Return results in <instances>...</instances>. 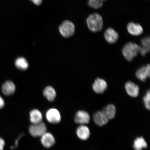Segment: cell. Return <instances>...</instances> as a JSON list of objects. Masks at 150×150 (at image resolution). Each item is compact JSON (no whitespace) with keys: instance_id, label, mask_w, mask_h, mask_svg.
<instances>
[{"instance_id":"cell-1","label":"cell","mask_w":150,"mask_h":150,"mask_svg":"<svg viewBox=\"0 0 150 150\" xmlns=\"http://www.w3.org/2000/svg\"><path fill=\"white\" fill-rule=\"evenodd\" d=\"M87 25L90 31L97 33L102 30L103 22L102 17L97 13L89 15L87 19Z\"/></svg>"},{"instance_id":"cell-2","label":"cell","mask_w":150,"mask_h":150,"mask_svg":"<svg viewBox=\"0 0 150 150\" xmlns=\"http://www.w3.org/2000/svg\"><path fill=\"white\" fill-rule=\"evenodd\" d=\"M140 48V46L136 43L129 42L123 47L122 53L127 61L131 62L139 53Z\"/></svg>"},{"instance_id":"cell-3","label":"cell","mask_w":150,"mask_h":150,"mask_svg":"<svg viewBox=\"0 0 150 150\" xmlns=\"http://www.w3.org/2000/svg\"><path fill=\"white\" fill-rule=\"evenodd\" d=\"M59 29L60 33L63 37L69 38L74 35L75 27L72 22L66 20L59 26Z\"/></svg>"},{"instance_id":"cell-4","label":"cell","mask_w":150,"mask_h":150,"mask_svg":"<svg viewBox=\"0 0 150 150\" xmlns=\"http://www.w3.org/2000/svg\"><path fill=\"white\" fill-rule=\"evenodd\" d=\"M29 130L32 136L35 137H41L47 132V127L46 125L42 122L31 125L29 127Z\"/></svg>"},{"instance_id":"cell-5","label":"cell","mask_w":150,"mask_h":150,"mask_svg":"<svg viewBox=\"0 0 150 150\" xmlns=\"http://www.w3.org/2000/svg\"><path fill=\"white\" fill-rule=\"evenodd\" d=\"M46 117L47 121L52 124H57L60 122L61 117L59 110L55 108H51L47 111Z\"/></svg>"},{"instance_id":"cell-6","label":"cell","mask_w":150,"mask_h":150,"mask_svg":"<svg viewBox=\"0 0 150 150\" xmlns=\"http://www.w3.org/2000/svg\"><path fill=\"white\" fill-rule=\"evenodd\" d=\"M108 85L106 81L103 79L97 78L93 84V91L98 94H102L108 88Z\"/></svg>"},{"instance_id":"cell-7","label":"cell","mask_w":150,"mask_h":150,"mask_svg":"<svg viewBox=\"0 0 150 150\" xmlns=\"http://www.w3.org/2000/svg\"><path fill=\"white\" fill-rule=\"evenodd\" d=\"M136 76L139 80L142 82H145L147 79L150 78V64H147L140 67L137 71Z\"/></svg>"},{"instance_id":"cell-8","label":"cell","mask_w":150,"mask_h":150,"mask_svg":"<svg viewBox=\"0 0 150 150\" xmlns=\"http://www.w3.org/2000/svg\"><path fill=\"white\" fill-rule=\"evenodd\" d=\"M105 39L109 44H113L117 42L119 39V35L113 28H109L104 33Z\"/></svg>"},{"instance_id":"cell-9","label":"cell","mask_w":150,"mask_h":150,"mask_svg":"<svg viewBox=\"0 0 150 150\" xmlns=\"http://www.w3.org/2000/svg\"><path fill=\"white\" fill-rule=\"evenodd\" d=\"M125 88L127 94L130 97L135 98L138 96L139 87L134 82L131 81L127 82L125 84Z\"/></svg>"},{"instance_id":"cell-10","label":"cell","mask_w":150,"mask_h":150,"mask_svg":"<svg viewBox=\"0 0 150 150\" xmlns=\"http://www.w3.org/2000/svg\"><path fill=\"white\" fill-rule=\"evenodd\" d=\"M90 120V117L89 114L84 110H79L76 112L75 115V122L79 124H87L89 122Z\"/></svg>"},{"instance_id":"cell-11","label":"cell","mask_w":150,"mask_h":150,"mask_svg":"<svg viewBox=\"0 0 150 150\" xmlns=\"http://www.w3.org/2000/svg\"><path fill=\"white\" fill-rule=\"evenodd\" d=\"M127 29L130 35L134 36L141 35L144 31L143 28L140 24L133 22H130L127 24Z\"/></svg>"},{"instance_id":"cell-12","label":"cell","mask_w":150,"mask_h":150,"mask_svg":"<svg viewBox=\"0 0 150 150\" xmlns=\"http://www.w3.org/2000/svg\"><path fill=\"white\" fill-rule=\"evenodd\" d=\"M41 142L45 147L50 148L55 144V140L51 133L46 132L41 137Z\"/></svg>"},{"instance_id":"cell-13","label":"cell","mask_w":150,"mask_h":150,"mask_svg":"<svg viewBox=\"0 0 150 150\" xmlns=\"http://www.w3.org/2000/svg\"><path fill=\"white\" fill-rule=\"evenodd\" d=\"M93 119L95 123L99 126L106 125L109 120L102 111L96 112L93 116Z\"/></svg>"},{"instance_id":"cell-14","label":"cell","mask_w":150,"mask_h":150,"mask_svg":"<svg viewBox=\"0 0 150 150\" xmlns=\"http://www.w3.org/2000/svg\"><path fill=\"white\" fill-rule=\"evenodd\" d=\"M16 89V86L10 81H7L5 82L1 87L2 92L6 96H10L13 94Z\"/></svg>"},{"instance_id":"cell-15","label":"cell","mask_w":150,"mask_h":150,"mask_svg":"<svg viewBox=\"0 0 150 150\" xmlns=\"http://www.w3.org/2000/svg\"><path fill=\"white\" fill-rule=\"evenodd\" d=\"M76 133L78 138L83 140L88 139L91 134L88 127L85 125H81L78 127Z\"/></svg>"},{"instance_id":"cell-16","label":"cell","mask_w":150,"mask_h":150,"mask_svg":"<svg viewBox=\"0 0 150 150\" xmlns=\"http://www.w3.org/2000/svg\"><path fill=\"white\" fill-rule=\"evenodd\" d=\"M141 43L142 46H140L139 53L142 56H145L150 51V37H146L142 38Z\"/></svg>"},{"instance_id":"cell-17","label":"cell","mask_w":150,"mask_h":150,"mask_svg":"<svg viewBox=\"0 0 150 150\" xmlns=\"http://www.w3.org/2000/svg\"><path fill=\"white\" fill-rule=\"evenodd\" d=\"M30 120L33 124L41 122L42 120V114L38 110H32L30 113Z\"/></svg>"},{"instance_id":"cell-18","label":"cell","mask_w":150,"mask_h":150,"mask_svg":"<svg viewBox=\"0 0 150 150\" xmlns=\"http://www.w3.org/2000/svg\"><path fill=\"white\" fill-rule=\"evenodd\" d=\"M43 94L48 101L52 102L55 100L56 93L55 90L53 87L49 86L44 90Z\"/></svg>"},{"instance_id":"cell-19","label":"cell","mask_w":150,"mask_h":150,"mask_svg":"<svg viewBox=\"0 0 150 150\" xmlns=\"http://www.w3.org/2000/svg\"><path fill=\"white\" fill-rule=\"evenodd\" d=\"M147 147V142L142 137L137 138L134 141L133 147L134 150H142Z\"/></svg>"},{"instance_id":"cell-20","label":"cell","mask_w":150,"mask_h":150,"mask_svg":"<svg viewBox=\"0 0 150 150\" xmlns=\"http://www.w3.org/2000/svg\"><path fill=\"white\" fill-rule=\"evenodd\" d=\"M102 111L109 120L113 119L116 115V110L114 105H108L104 108Z\"/></svg>"},{"instance_id":"cell-21","label":"cell","mask_w":150,"mask_h":150,"mask_svg":"<svg viewBox=\"0 0 150 150\" xmlns=\"http://www.w3.org/2000/svg\"><path fill=\"white\" fill-rule=\"evenodd\" d=\"M15 65L19 70L22 71L27 70L29 67L27 61L25 58L22 57H19L16 60Z\"/></svg>"},{"instance_id":"cell-22","label":"cell","mask_w":150,"mask_h":150,"mask_svg":"<svg viewBox=\"0 0 150 150\" xmlns=\"http://www.w3.org/2000/svg\"><path fill=\"white\" fill-rule=\"evenodd\" d=\"M104 1L103 0H89L88 4L91 8L98 9L102 6Z\"/></svg>"},{"instance_id":"cell-23","label":"cell","mask_w":150,"mask_h":150,"mask_svg":"<svg viewBox=\"0 0 150 150\" xmlns=\"http://www.w3.org/2000/svg\"><path fill=\"white\" fill-rule=\"evenodd\" d=\"M150 92L149 90L147 92L143 97L144 105L147 110H150Z\"/></svg>"},{"instance_id":"cell-24","label":"cell","mask_w":150,"mask_h":150,"mask_svg":"<svg viewBox=\"0 0 150 150\" xmlns=\"http://www.w3.org/2000/svg\"><path fill=\"white\" fill-rule=\"evenodd\" d=\"M23 136V134H21L20 135V136L18 137V138L16 140V142H15V145H14L13 146H11V149H16V147H17L19 140H20L21 138V137L22 136Z\"/></svg>"},{"instance_id":"cell-25","label":"cell","mask_w":150,"mask_h":150,"mask_svg":"<svg viewBox=\"0 0 150 150\" xmlns=\"http://www.w3.org/2000/svg\"><path fill=\"white\" fill-rule=\"evenodd\" d=\"M5 145V142L2 138H0V150H4Z\"/></svg>"},{"instance_id":"cell-26","label":"cell","mask_w":150,"mask_h":150,"mask_svg":"<svg viewBox=\"0 0 150 150\" xmlns=\"http://www.w3.org/2000/svg\"><path fill=\"white\" fill-rule=\"evenodd\" d=\"M5 106V101L3 98L0 95V109L3 108Z\"/></svg>"},{"instance_id":"cell-27","label":"cell","mask_w":150,"mask_h":150,"mask_svg":"<svg viewBox=\"0 0 150 150\" xmlns=\"http://www.w3.org/2000/svg\"><path fill=\"white\" fill-rule=\"evenodd\" d=\"M35 5H40L42 2V0H30Z\"/></svg>"},{"instance_id":"cell-28","label":"cell","mask_w":150,"mask_h":150,"mask_svg":"<svg viewBox=\"0 0 150 150\" xmlns=\"http://www.w3.org/2000/svg\"><path fill=\"white\" fill-rule=\"evenodd\" d=\"M103 1H106V0H103Z\"/></svg>"}]
</instances>
